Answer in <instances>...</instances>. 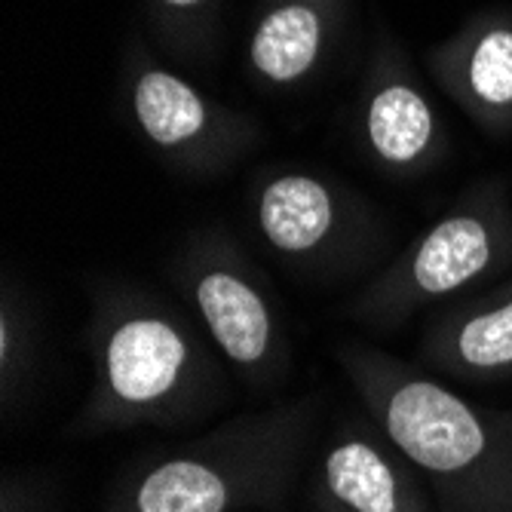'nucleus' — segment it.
I'll list each match as a JSON object with an SVG mask.
<instances>
[{
	"label": "nucleus",
	"mask_w": 512,
	"mask_h": 512,
	"mask_svg": "<svg viewBox=\"0 0 512 512\" xmlns=\"http://www.w3.org/2000/svg\"><path fill=\"white\" fill-rule=\"evenodd\" d=\"M390 439L417 467L436 476L476 470L491 454V433L482 417L433 381H405L384 408Z\"/></svg>",
	"instance_id": "nucleus-1"
},
{
	"label": "nucleus",
	"mask_w": 512,
	"mask_h": 512,
	"mask_svg": "<svg viewBox=\"0 0 512 512\" xmlns=\"http://www.w3.org/2000/svg\"><path fill=\"white\" fill-rule=\"evenodd\" d=\"M184 362L188 344L160 316H135L117 325L108 341V384L117 399L129 405H148L166 396Z\"/></svg>",
	"instance_id": "nucleus-2"
},
{
	"label": "nucleus",
	"mask_w": 512,
	"mask_h": 512,
	"mask_svg": "<svg viewBox=\"0 0 512 512\" xmlns=\"http://www.w3.org/2000/svg\"><path fill=\"white\" fill-rule=\"evenodd\" d=\"M197 304L215 341L234 362H258L270 344V313L264 298L230 270H209L197 283Z\"/></svg>",
	"instance_id": "nucleus-3"
},
{
	"label": "nucleus",
	"mask_w": 512,
	"mask_h": 512,
	"mask_svg": "<svg viewBox=\"0 0 512 512\" xmlns=\"http://www.w3.org/2000/svg\"><path fill=\"white\" fill-rule=\"evenodd\" d=\"M491 261V234L479 218L454 215L436 224L417 246L408 286L421 295H448L467 286Z\"/></svg>",
	"instance_id": "nucleus-4"
},
{
	"label": "nucleus",
	"mask_w": 512,
	"mask_h": 512,
	"mask_svg": "<svg viewBox=\"0 0 512 512\" xmlns=\"http://www.w3.org/2000/svg\"><path fill=\"white\" fill-rule=\"evenodd\" d=\"M335 209L332 197L316 178L286 175L261 194L258 221L270 246L286 255H301L329 237Z\"/></svg>",
	"instance_id": "nucleus-5"
},
{
	"label": "nucleus",
	"mask_w": 512,
	"mask_h": 512,
	"mask_svg": "<svg viewBox=\"0 0 512 512\" xmlns=\"http://www.w3.org/2000/svg\"><path fill=\"white\" fill-rule=\"evenodd\" d=\"M319 53V19L310 7H283L270 13L252 40L255 68L276 80L289 83L310 71Z\"/></svg>",
	"instance_id": "nucleus-6"
},
{
	"label": "nucleus",
	"mask_w": 512,
	"mask_h": 512,
	"mask_svg": "<svg viewBox=\"0 0 512 512\" xmlns=\"http://www.w3.org/2000/svg\"><path fill=\"white\" fill-rule=\"evenodd\" d=\"M329 491L350 512H399V482L390 463L365 442H344L325 460Z\"/></svg>",
	"instance_id": "nucleus-7"
},
{
	"label": "nucleus",
	"mask_w": 512,
	"mask_h": 512,
	"mask_svg": "<svg viewBox=\"0 0 512 512\" xmlns=\"http://www.w3.org/2000/svg\"><path fill=\"white\" fill-rule=\"evenodd\" d=\"M135 114L157 145H181L206 123L197 92L166 71H148L135 86Z\"/></svg>",
	"instance_id": "nucleus-8"
},
{
	"label": "nucleus",
	"mask_w": 512,
	"mask_h": 512,
	"mask_svg": "<svg viewBox=\"0 0 512 512\" xmlns=\"http://www.w3.org/2000/svg\"><path fill=\"white\" fill-rule=\"evenodd\" d=\"M227 482L200 460H169L154 470L135 497L138 512H224Z\"/></svg>",
	"instance_id": "nucleus-9"
},
{
	"label": "nucleus",
	"mask_w": 512,
	"mask_h": 512,
	"mask_svg": "<svg viewBox=\"0 0 512 512\" xmlns=\"http://www.w3.org/2000/svg\"><path fill=\"white\" fill-rule=\"evenodd\" d=\"M368 135L390 163H411L430 145L433 117L427 102L408 86L381 89L368 108Z\"/></svg>",
	"instance_id": "nucleus-10"
},
{
	"label": "nucleus",
	"mask_w": 512,
	"mask_h": 512,
	"mask_svg": "<svg viewBox=\"0 0 512 512\" xmlns=\"http://www.w3.org/2000/svg\"><path fill=\"white\" fill-rule=\"evenodd\" d=\"M454 353L463 365L479 371L512 365V301L463 322L454 335Z\"/></svg>",
	"instance_id": "nucleus-11"
},
{
	"label": "nucleus",
	"mask_w": 512,
	"mask_h": 512,
	"mask_svg": "<svg viewBox=\"0 0 512 512\" xmlns=\"http://www.w3.org/2000/svg\"><path fill=\"white\" fill-rule=\"evenodd\" d=\"M470 83L476 96L488 105H509L512 102V34L491 31L479 40L473 62H470Z\"/></svg>",
	"instance_id": "nucleus-12"
},
{
	"label": "nucleus",
	"mask_w": 512,
	"mask_h": 512,
	"mask_svg": "<svg viewBox=\"0 0 512 512\" xmlns=\"http://www.w3.org/2000/svg\"><path fill=\"white\" fill-rule=\"evenodd\" d=\"M166 4H172V7H191V4H197V0H166Z\"/></svg>",
	"instance_id": "nucleus-13"
}]
</instances>
